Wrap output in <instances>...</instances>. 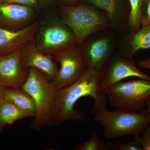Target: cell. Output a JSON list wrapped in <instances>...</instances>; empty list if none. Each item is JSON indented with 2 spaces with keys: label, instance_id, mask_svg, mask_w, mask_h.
<instances>
[{
  "label": "cell",
  "instance_id": "obj_16",
  "mask_svg": "<svg viewBox=\"0 0 150 150\" xmlns=\"http://www.w3.org/2000/svg\"><path fill=\"white\" fill-rule=\"evenodd\" d=\"M129 43L130 48L124 57L130 59H133L137 51L150 48V25L132 33Z\"/></svg>",
  "mask_w": 150,
  "mask_h": 150
},
{
  "label": "cell",
  "instance_id": "obj_5",
  "mask_svg": "<svg viewBox=\"0 0 150 150\" xmlns=\"http://www.w3.org/2000/svg\"><path fill=\"white\" fill-rule=\"evenodd\" d=\"M109 104L119 110L137 112L143 110L150 98V81H120L106 90Z\"/></svg>",
  "mask_w": 150,
  "mask_h": 150
},
{
  "label": "cell",
  "instance_id": "obj_10",
  "mask_svg": "<svg viewBox=\"0 0 150 150\" xmlns=\"http://www.w3.org/2000/svg\"><path fill=\"white\" fill-rule=\"evenodd\" d=\"M21 61L24 70L35 68L43 73L49 82L54 79L59 71L52 55H46L39 51L34 39L21 50Z\"/></svg>",
  "mask_w": 150,
  "mask_h": 150
},
{
  "label": "cell",
  "instance_id": "obj_28",
  "mask_svg": "<svg viewBox=\"0 0 150 150\" xmlns=\"http://www.w3.org/2000/svg\"><path fill=\"white\" fill-rule=\"evenodd\" d=\"M38 4H39V2H46V1H48V0H38Z\"/></svg>",
  "mask_w": 150,
  "mask_h": 150
},
{
  "label": "cell",
  "instance_id": "obj_8",
  "mask_svg": "<svg viewBox=\"0 0 150 150\" xmlns=\"http://www.w3.org/2000/svg\"><path fill=\"white\" fill-rule=\"evenodd\" d=\"M103 88L106 91L111 86L131 77L150 81V76L137 69L132 59L117 57L107 62L100 71Z\"/></svg>",
  "mask_w": 150,
  "mask_h": 150
},
{
  "label": "cell",
  "instance_id": "obj_13",
  "mask_svg": "<svg viewBox=\"0 0 150 150\" xmlns=\"http://www.w3.org/2000/svg\"><path fill=\"white\" fill-rule=\"evenodd\" d=\"M111 44V39L107 36L98 38L86 44L82 51L88 69L101 71L109 59Z\"/></svg>",
  "mask_w": 150,
  "mask_h": 150
},
{
  "label": "cell",
  "instance_id": "obj_21",
  "mask_svg": "<svg viewBox=\"0 0 150 150\" xmlns=\"http://www.w3.org/2000/svg\"><path fill=\"white\" fill-rule=\"evenodd\" d=\"M140 22L142 27L150 25V0H143Z\"/></svg>",
  "mask_w": 150,
  "mask_h": 150
},
{
  "label": "cell",
  "instance_id": "obj_7",
  "mask_svg": "<svg viewBox=\"0 0 150 150\" xmlns=\"http://www.w3.org/2000/svg\"><path fill=\"white\" fill-rule=\"evenodd\" d=\"M52 57L60 65L56 76L50 82L56 90L72 84L88 69L82 49L76 46L56 53Z\"/></svg>",
  "mask_w": 150,
  "mask_h": 150
},
{
  "label": "cell",
  "instance_id": "obj_3",
  "mask_svg": "<svg viewBox=\"0 0 150 150\" xmlns=\"http://www.w3.org/2000/svg\"><path fill=\"white\" fill-rule=\"evenodd\" d=\"M94 121L102 126L104 137L108 139L126 136H137L142 134L150 125L146 108L137 112L107 108L94 114Z\"/></svg>",
  "mask_w": 150,
  "mask_h": 150
},
{
  "label": "cell",
  "instance_id": "obj_4",
  "mask_svg": "<svg viewBox=\"0 0 150 150\" xmlns=\"http://www.w3.org/2000/svg\"><path fill=\"white\" fill-rule=\"evenodd\" d=\"M28 71L27 80L21 88L30 95L35 103L36 112L30 128L38 130L53 125L56 90L39 70L30 68Z\"/></svg>",
  "mask_w": 150,
  "mask_h": 150
},
{
  "label": "cell",
  "instance_id": "obj_25",
  "mask_svg": "<svg viewBox=\"0 0 150 150\" xmlns=\"http://www.w3.org/2000/svg\"><path fill=\"white\" fill-rule=\"evenodd\" d=\"M138 65L143 69H150V59H146L143 61H140L138 62Z\"/></svg>",
  "mask_w": 150,
  "mask_h": 150
},
{
  "label": "cell",
  "instance_id": "obj_14",
  "mask_svg": "<svg viewBox=\"0 0 150 150\" xmlns=\"http://www.w3.org/2000/svg\"><path fill=\"white\" fill-rule=\"evenodd\" d=\"M35 116L20 109L8 100L5 99L0 104V125L3 128L15 121Z\"/></svg>",
  "mask_w": 150,
  "mask_h": 150
},
{
  "label": "cell",
  "instance_id": "obj_20",
  "mask_svg": "<svg viewBox=\"0 0 150 150\" xmlns=\"http://www.w3.org/2000/svg\"><path fill=\"white\" fill-rule=\"evenodd\" d=\"M108 150H143L141 137L139 135L134 137V139L129 143L112 144L107 143Z\"/></svg>",
  "mask_w": 150,
  "mask_h": 150
},
{
  "label": "cell",
  "instance_id": "obj_22",
  "mask_svg": "<svg viewBox=\"0 0 150 150\" xmlns=\"http://www.w3.org/2000/svg\"><path fill=\"white\" fill-rule=\"evenodd\" d=\"M141 142L143 150H150V125L142 133Z\"/></svg>",
  "mask_w": 150,
  "mask_h": 150
},
{
  "label": "cell",
  "instance_id": "obj_23",
  "mask_svg": "<svg viewBox=\"0 0 150 150\" xmlns=\"http://www.w3.org/2000/svg\"><path fill=\"white\" fill-rule=\"evenodd\" d=\"M0 3L25 5L33 8H36L39 4L38 0H0Z\"/></svg>",
  "mask_w": 150,
  "mask_h": 150
},
{
  "label": "cell",
  "instance_id": "obj_6",
  "mask_svg": "<svg viewBox=\"0 0 150 150\" xmlns=\"http://www.w3.org/2000/svg\"><path fill=\"white\" fill-rule=\"evenodd\" d=\"M34 40L39 51L52 56L78 44L73 30L60 21L40 24Z\"/></svg>",
  "mask_w": 150,
  "mask_h": 150
},
{
  "label": "cell",
  "instance_id": "obj_19",
  "mask_svg": "<svg viewBox=\"0 0 150 150\" xmlns=\"http://www.w3.org/2000/svg\"><path fill=\"white\" fill-rule=\"evenodd\" d=\"M76 150H108L107 144L100 139L98 134L93 132L91 137L82 144L77 145Z\"/></svg>",
  "mask_w": 150,
  "mask_h": 150
},
{
  "label": "cell",
  "instance_id": "obj_18",
  "mask_svg": "<svg viewBox=\"0 0 150 150\" xmlns=\"http://www.w3.org/2000/svg\"><path fill=\"white\" fill-rule=\"evenodd\" d=\"M130 6L129 17V25L131 32L139 30L141 27V10L143 0H128Z\"/></svg>",
  "mask_w": 150,
  "mask_h": 150
},
{
  "label": "cell",
  "instance_id": "obj_17",
  "mask_svg": "<svg viewBox=\"0 0 150 150\" xmlns=\"http://www.w3.org/2000/svg\"><path fill=\"white\" fill-rule=\"evenodd\" d=\"M96 7L104 11L112 25L118 22L121 16L123 7V0H86Z\"/></svg>",
  "mask_w": 150,
  "mask_h": 150
},
{
  "label": "cell",
  "instance_id": "obj_1",
  "mask_svg": "<svg viewBox=\"0 0 150 150\" xmlns=\"http://www.w3.org/2000/svg\"><path fill=\"white\" fill-rule=\"evenodd\" d=\"M86 96L91 97L94 100L90 110L94 115L106 108V91L102 88L100 71L88 69L72 84L56 90L53 124L58 126L69 120L81 122L88 121L86 112L74 109L78 100Z\"/></svg>",
  "mask_w": 150,
  "mask_h": 150
},
{
  "label": "cell",
  "instance_id": "obj_12",
  "mask_svg": "<svg viewBox=\"0 0 150 150\" xmlns=\"http://www.w3.org/2000/svg\"><path fill=\"white\" fill-rule=\"evenodd\" d=\"M40 23L37 21L25 28L9 30L0 27V56L21 50L35 39Z\"/></svg>",
  "mask_w": 150,
  "mask_h": 150
},
{
  "label": "cell",
  "instance_id": "obj_11",
  "mask_svg": "<svg viewBox=\"0 0 150 150\" xmlns=\"http://www.w3.org/2000/svg\"><path fill=\"white\" fill-rule=\"evenodd\" d=\"M21 50L0 56V86L21 88L27 80L28 71L22 66Z\"/></svg>",
  "mask_w": 150,
  "mask_h": 150
},
{
  "label": "cell",
  "instance_id": "obj_29",
  "mask_svg": "<svg viewBox=\"0 0 150 150\" xmlns=\"http://www.w3.org/2000/svg\"><path fill=\"white\" fill-rule=\"evenodd\" d=\"M3 129V127H2V126H1V125H0V132H1V131Z\"/></svg>",
  "mask_w": 150,
  "mask_h": 150
},
{
  "label": "cell",
  "instance_id": "obj_2",
  "mask_svg": "<svg viewBox=\"0 0 150 150\" xmlns=\"http://www.w3.org/2000/svg\"><path fill=\"white\" fill-rule=\"evenodd\" d=\"M58 12L60 21L73 30L79 45L90 35L111 24L106 14L91 4L81 3L72 6H60Z\"/></svg>",
  "mask_w": 150,
  "mask_h": 150
},
{
  "label": "cell",
  "instance_id": "obj_24",
  "mask_svg": "<svg viewBox=\"0 0 150 150\" xmlns=\"http://www.w3.org/2000/svg\"><path fill=\"white\" fill-rule=\"evenodd\" d=\"M60 6H72L80 4L85 0H59Z\"/></svg>",
  "mask_w": 150,
  "mask_h": 150
},
{
  "label": "cell",
  "instance_id": "obj_26",
  "mask_svg": "<svg viewBox=\"0 0 150 150\" xmlns=\"http://www.w3.org/2000/svg\"><path fill=\"white\" fill-rule=\"evenodd\" d=\"M6 89L4 87L0 86V104L5 99Z\"/></svg>",
  "mask_w": 150,
  "mask_h": 150
},
{
  "label": "cell",
  "instance_id": "obj_15",
  "mask_svg": "<svg viewBox=\"0 0 150 150\" xmlns=\"http://www.w3.org/2000/svg\"><path fill=\"white\" fill-rule=\"evenodd\" d=\"M5 99L10 100L22 110L35 115L36 108L34 100L21 88H6Z\"/></svg>",
  "mask_w": 150,
  "mask_h": 150
},
{
  "label": "cell",
  "instance_id": "obj_9",
  "mask_svg": "<svg viewBox=\"0 0 150 150\" xmlns=\"http://www.w3.org/2000/svg\"><path fill=\"white\" fill-rule=\"evenodd\" d=\"M34 8L25 5L0 3V27L12 30L27 27L36 21Z\"/></svg>",
  "mask_w": 150,
  "mask_h": 150
},
{
  "label": "cell",
  "instance_id": "obj_27",
  "mask_svg": "<svg viewBox=\"0 0 150 150\" xmlns=\"http://www.w3.org/2000/svg\"><path fill=\"white\" fill-rule=\"evenodd\" d=\"M146 109L147 110L148 113H149V117L150 121V98L146 102Z\"/></svg>",
  "mask_w": 150,
  "mask_h": 150
}]
</instances>
